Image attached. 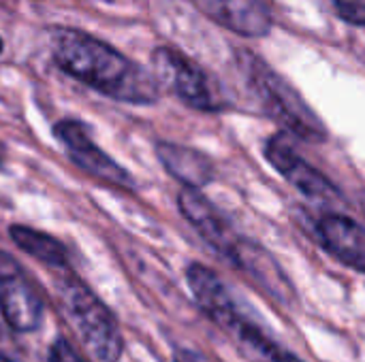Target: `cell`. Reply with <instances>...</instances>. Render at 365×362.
<instances>
[{"label": "cell", "instance_id": "10", "mask_svg": "<svg viewBox=\"0 0 365 362\" xmlns=\"http://www.w3.org/2000/svg\"><path fill=\"white\" fill-rule=\"evenodd\" d=\"M203 15L218 26L246 36L261 38L269 34L274 17L263 0H190Z\"/></svg>", "mask_w": 365, "mask_h": 362}, {"label": "cell", "instance_id": "8", "mask_svg": "<svg viewBox=\"0 0 365 362\" xmlns=\"http://www.w3.org/2000/svg\"><path fill=\"white\" fill-rule=\"evenodd\" d=\"M178 205L182 215L192 224V228L218 254H222L229 262L237 265L248 241L235 233L231 222L199 190H182L178 196Z\"/></svg>", "mask_w": 365, "mask_h": 362}, {"label": "cell", "instance_id": "19", "mask_svg": "<svg viewBox=\"0 0 365 362\" xmlns=\"http://www.w3.org/2000/svg\"><path fill=\"white\" fill-rule=\"evenodd\" d=\"M364 211H365V198H364Z\"/></svg>", "mask_w": 365, "mask_h": 362}, {"label": "cell", "instance_id": "18", "mask_svg": "<svg viewBox=\"0 0 365 362\" xmlns=\"http://www.w3.org/2000/svg\"><path fill=\"white\" fill-rule=\"evenodd\" d=\"M4 51V41H2V36H0V53Z\"/></svg>", "mask_w": 365, "mask_h": 362}, {"label": "cell", "instance_id": "9", "mask_svg": "<svg viewBox=\"0 0 365 362\" xmlns=\"http://www.w3.org/2000/svg\"><path fill=\"white\" fill-rule=\"evenodd\" d=\"M265 158L302 194L314 201H334L340 196L338 188L295 151L287 134H274L265 143Z\"/></svg>", "mask_w": 365, "mask_h": 362}, {"label": "cell", "instance_id": "13", "mask_svg": "<svg viewBox=\"0 0 365 362\" xmlns=\"http://www.w3.org/2000/svg\"><path fill=\"white\" fill-rule=\"evenodd\" d=\"M9 235L21 252L30 254L38 262H43L56 271L68 269V252L56 237L34 230V228H28V226H11Z\"/></svg>", "mask_w": 365, "mask_h": 362}, {"label": "cell", "instance_id": "6", "mask_svg": "<svg viewBox=\"0 0 365 362\" xmlns=\"http://www.w3.org/2000/svg\"><path fill=\"white\" fill-rule=\"evenodd\" d=\"M0 312L4 322L17 333L36 331L45 314L38 288L6 252H0Z\"/></svg>", "mask_w": 365, "mask_h": 362}, {"label": "cell", "instance_id": "7", "mask_svg": "<svg viewBox=\"0 0 365 362\" xmlns=\"http://www.w3.org/2000/svg\"><path fill=\"white\" fill-rule=\"evenodd\" d=\"M53 134L66 149L68 158L92 177L124 190L137 188L135 177L92 141L88 126L79 119H60L53 126Z\"/></svg>", "mask_w": 365, "mask_h": 362}, {"label": "cell", "instance_id": "5", "mask_svg": "<svg viewBox=\"0 0 365 362\" xmlns=\"http://www.w3.org/2000/svg\"><path fill=\"white\" fill-rule=\"evenodd\" d=\"M152 68L158 85L171 90L184 105L197 111H220L227 107L214 77L180 49L169 45L156 47L152 51Z\"/></svg>", "mask_w": 365, "mask_h": 362}, {"label": "cell", "instance_id": "1", "mask_svg": "<svg viewBox=\"0 0 365 362\" xmlns=\"http://www.w3.org/2000/svg\"><path fill=\"white\" fill-rule=\"evenodd\" d=\"M49 51L64 75L111 100L154 105L160 98V85L152 70L83 30L51 28Z\"/></svg>", "mask_w": 365, "mask_h": 362}, {"label": "cell", "instance_id": "11", "mask_svg": "<svg viewBox=\"0 0 365 362\" xmlns=\"http://www.w3.org/2000/svg\"><path fill=\"white\" fill-rule=\"evenodd\" d=\"M323 247L346 267L365 273V228L342 213L323 215L317 224Z\"/></svg>", "mask_w": 365, "mask_h": 362}, {"label": "cell", "instance_id": "3", "mask_svg": "<svg viewBox=\"0 0 365 362\" xmlns=\"http://www.w3.org/2000/svg\"><path fill=\"white\" fill-rule=\"evenodd\" d=\"M58 299L90 356L98 362H118L124 352L122 333L107 305L71 271L60 269L56 280Z\"/></svg>", "mask_w": 365, "mask_h": 362}, {"label": "cell", "instance_id": "14", "mask_svg": "<svg viewBox=\"0 0 365 362\" xmlns=\"http://www.w3.org/2000/svg\"><path fill=\"white\" fill-rule=\"evenodd\" d=\"M331 2L336 6V13L344 21L365 28V0H331Z\"/></svg>", "mask_w": 365, "mask_h": 362}, {"label": "cell", "instance_id": "12", "mask_svg": "<svg viewBox=\"0 0 365 362\" xmlns=\"http://www.w3.org/2000/svg\"><path fill=\"white\" fill-rule=\"evenodd\" d=\"M156 156L160 164L167 169V173L175 177L180 183H184L188 190H199L214 179V162L192 147L158 141Z\"/></svg>", "mask_w": 365, "mask_h": 362}, {"label": "cell", "instance_id": "2", "mask_svg": "<svg viewBox=\"0 0 365 362\" xmlns=\"http://www.w3.org/2000/svg\"><path fill=\"white\" fill-rule=\"evenodd\" d=\"M186 282L203 314L235 341L246 358L252 362H304L242 312L231 290L212 269L195 262L186 269Z\"/></svg>", "mask_w": 365, "mask_h": 362}, {"label": "cell", "instance_id": "4", "mask_svg": "<svg viewBox=\"0 0 365 362\" xmlns=\"http://www.w3.org/2000/svg\"><path fill=\"white\" fill-rule=\"evenodd\" d=\"M235 55L246 83L274 119L306 141H325L327 130L323 122L284 77H280L267 62L248 49H237Z\"/></svg>", "mask_w": 365, "mask_h": 362}, {"label": "cell", "instance_id": "17", "mask_svg": "<svg viewBox=\"0 0 365 362\" xmlns=\"http://www.w3.org/2000/svg\"><path fill=\"white\" fill-rule=\"evenodd\" d=\"M175 362H210L205 356H201L199 352L192 350H178L175 352Z\"/></svg>", "mask_w": 365, "mask_h": 362}, {"label": "cell", "instance_id": "15", "mask_svg": "<svg viewBox=\"0 0 365 362\" xmlns=\"http://www.w3.org/2000/svg\"><path fill=\"white\" fill-rule=\"evenodd\" d=\"M47 362H83V361H81V356L73 350V346H68V341L58 339V341L51 346V350H49Z\"/></svg>", "mask_w": 365, "mask_h": 362}, {"label": "cell", "instance_id": "16", "mask_svg": "<svg viewBox=\"0 0 365 362\" xmlns=\"http://www.w3.org/2000/svg\"><path fill=\"white\" fill-rule=\"evenodd\" d=\"M17 356H19V352H17L13 339L0 326V362H17Z\"/></svg>", "mask_w": 365, "mask_h": 362}]
</instances>
